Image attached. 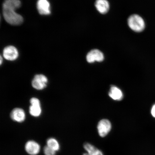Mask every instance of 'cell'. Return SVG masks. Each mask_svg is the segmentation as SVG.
<instances>
[{
	"label": "cell",
	"mask_w": 155,
	"mask_h": 155,
	"mask_svg": "<svg viewBox=\"0 0 155 155\" xmlns=\"http://www.w3.org/2000/svg\"><path fill=\"white\" fill-rule=\"evenodd\" d=\"M21 6L19 0H5L3 5V14L5 20L11 25L22 24L24 19L21 15L15 12Z\"/></svg>",
	"instance_id": "obj_1"
},
{
	"label": "cell",
	"mask_w": 155,
	"mask_h": 155,
	"mask_svg": "<svg viewBox=\"0 0 155 155\" xmlns=\"http://www.w3.org/2000/svg\"><path fill=\"white\" fill-rule=\"evenodd\" d=\"M44 152L45 155H55L56 151L47 146L44 147Z\"/></svg>",
	"instance_id": "obj_15"
},
{
	"label": "cell",
	"mask_w": 155,
	"mask_h": 155,
	"mask_svg": "<svg viewBox=\"0 0 155 155\" xmlns=\"http://www.w3.org/2000/svg\"><path fill=\"white\" fill-rule=\"evenodd\" d=\"M37 7L39 13L41 15L50 14V4L48 0H38Z\"/></svg>",
	"instance_id": "obj_9"
},
{
	"label": "cell",
	"mask_w": 155,
	"mask_h": 155,
	"mask_svg": "<svg viewBox=\"0 0 155 155\" xmlns=\"http://www.w3.org/2000/svg\"><path fill=\"white\" fill-rule=\"evenodd\" d=\"M127 24L132 30L137 32L143 31L145 26L144 19L136 14L132 15L129 17L127 20Z\"/></svg>",
	"instance_id": "obj_2"
},
{
	"label": "cell",
	"mask_w": 155,
	"mask_h": 155,
	"mask_svg": "<svg viewBox=\"0 0 155 155\" xmlns=\"http://www.w3.org/2000/svg\"><path fill=\"white\" fill-rule=\"evenodd\" d=\"M11 117L14 121L22 123L25 120L26 115L24 110L17 108H15L11 112Z\"/></svg>",
	"instance_id": "obj_10"
},
{
	"label": "cell",
	"mask_w": 155,
	"mask_h": 155,
	"mask_svg": "<svg viewBox=\"0 0 155 155\" xmlns=\"http://www.w3.org/2000/svg\"><path fill=\"white\" fill-rule=\"evenodd\" d=\"M83 148L87 153H84L83 155H104L101 150L90 143H84L83 144Z\"/></svg>",
	"instance_id": "obj_11"
},
{
	"label": "cell",
	"mask_w": 155,
	"mask_h": 155,
	"mask_svg": "<svg viewBox=\"0 0 155 155\" xmlns=\"http://www.w3.org/2000/svg\"><path fill=\"white\" fill-rule=\"evenodd\" d=\"M3 55L5 59L8 61H13L18 58V52L14 46H8L3 50Z\"/></svg>",
	"instance_id": "obj_5"
},
{
	"label": "cell",
	"mask_w": 155,
	"mask_h": 155,
	"mask_svg": "<svg viewBox=\"0 0 155 155\" xmlns=\"http://www.w3.org/2000/svg\"><path fill=\"white\" fill-rule=\"evenodd\" d=\"M104 55L101 51L97 49L91 50L87 54L86 59L89 63L95 61L101 62L104 60Z\"/></svg>",
	"instance_id": "obj_6"
},
{
	"label": "cell",
	"mask_w": 155,
	"mask_h": 155,
	"mask_svg": "<svg viewBox=\"0 0 155 155\" xmlns=\"http://www.w3.org/2000/svg\"><path fill=\"white\" fill-rule=\"evenodd\" d=\"M151 114H152L153 117L155 118V104L153 106L152 110H151Z\"/></svg>",
	"instance_id": "obj_16"
},
{
	"label": "cell",
	"mask_w": 155,
	"mask_h": 155,
	"mask_svg": "<svg viewBox=\"0 0 155 155\" xmlns=\"http://www.w3.org/2000/svg\"><path fill=\"white\" fill-rule=\"evenodd\" d=\"M47 146L56 151L60 150V146L59 142L55 138H50L47 141Z\"/></svg>",
	"instance_id": "obj_14"
},
{
	"label": "cell",
	"mask_w": 155,
	"mask_h": 155,
	"mask_svg": "<svg viewBox=\"0 0 155 155\" xmlns=\"http://www.w3.org/2000/svg\"><path fill=\"white\" fill-rule=\"evenodd\" d=\"M109 96L113 100H121L123 98V94L121 91L115 86H112L109 93Z\"/></svg>",
	"instance_id": "obj_13"
},
{
	"label": "cell",
	"mask_w": 155,
	"mask_h": 155,
	"mask_svg": "<svg viewBox=\"0 0 155 155\" xmlns=\"http://www.w3.org/2000/svg\"><path fill=\"white\" fill-rule=\"evenodd\" d=\"M111 123L108 120L103 119L101 120L97 125L98 133L100 137H106L111 131Z\"/></svg>",
	"instance_id": "obj_3"
},
{
	"label": "cell",
	"mask_w": 155,
	"mask_h": 155,
	"mask_svg": "<svg viewBox=\"0 0 155 155\" xmlns=\"http://www.w3.org/2000/svg\"><path fill=\"white\" fill-rule=\"evenodd\" d=\"M0 61H0V63H1V65L3 62L2 57L1 56V60H0Z\"/></svg>",
	"instance_id": "obj_17"
},
{
	"label": "cell",
	"mask_w": 155,
	"mask_h": 155,
	"mask_svg": "<svg viewBox=\"0 0 155 155\" xmlns=\"http://www.w3.org/2000/svg\"><path fill=\"white\" fill-rule=\"evenodd\" d=\"M48 82V79L42 74H38L35 76L32 81L33 87L38 90H42L45 88Z\"/></svg>",
	"instance_id": "obj_4"
},
{
	"label": "cell",
	"mask_w": 155,
	"mask_h": 155,
	"mask_svg": "<svg viewBox=\"0 0 155 155\" xmlns=\"http://www.w3.org/2000/svg\"><path fill=\"white\" fill-rule=\"evenodd\" d=\"M30 102L31 105L29 111L31 115L34 117H38L41 113L39 100L36 98H32L30 100Z\"/></svg>",
	"instance_id": "obj_7"
},
{
	"label": "cell",
	"mask_w": 155,
	"mask_h": 155,
	"mask_svg": "<svg viewBox=\"0 0 155 155\" xmlns=\"http://www.w3.org/2000/svg\"><path fill=\"white\" fill-rule=\"evenodd\" d=\"M95 5L99 12L102 14H106L110 8L109 4L107 0H96Z\"/></svg>",
	"instance_id": "obj_12"
},
{
	"label": "cell",
	"mask_w": 155,
	"mask_h": 155,
	"mask_svg": "<svg viewBox=\"0 0 155 155\" xmlns=\"http://www.w3.org/2000/svg\"><path fill=\"white\" fill-rule=\"evenodd\" d=\"M25 149L26 152L30 155H36L40 152V146L35 141L30 140L25 144Z\"/></svg>",
	"instance_id": "obj_8"
}]
</instances>
